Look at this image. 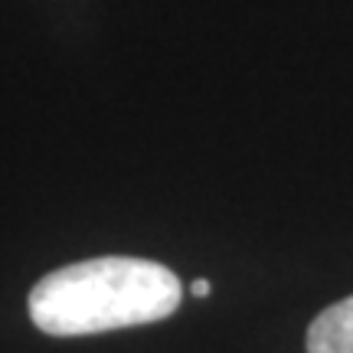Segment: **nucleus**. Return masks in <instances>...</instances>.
I'll return each mask as SVG.
<instances>
[{"instance_id":"1","label":"nucleus","mask_w":353,"mask_h":353,"mask_svg":"<svg viewBox=\"0 0 353 353\" xmlns=\"http://www.w3.org/2000/svg\"><path fill=\"white\" fill-rule=\"evenodd\" d=\"M180 307V281L161 262L105 255L56 268L30 291V317L43 334L82 337L138 327Z\"/></svg>"},{"instance_id":"2","label":"nucleus","mask_w":353,"mask_h":353,"mask_svg":"<svg viewBox=\"0 0 353 353\" xmlns=\"http://www.w3.org/2000/svg\"><path fill=\"white\" fill-rule=\"evenodd\" d=\"M307 353H353V294L314 317L307 327Z\"/></svg>"},{"instance_id":"3","label":"nucleus","mask_w":353,"mask_h":353,"mask_svg":"<svg viewBox=\"0 0 353 353\" xmlns=\"http://www.w3.org/2000/svg\"><path fill=\"white\" fill-rule=\"evenodd\" d=\"M190 291H193V294H196V298H206V294H210V291H213V285H210V281H206V278H196V281H193V285H190Z\"/></svg>"}]
</instances>
